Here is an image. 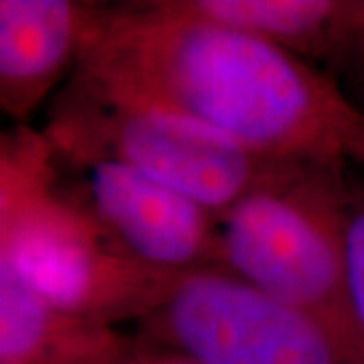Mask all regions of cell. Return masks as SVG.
Here are the masks:
<instances>
[{
    "label": "cell",
    "mask_w": 364,
    "mask_h": 364,
    "mask_svg": "<svg viewBox=\"0 0 364 364\" xmlns=\"http://www.w3.org/2000/svg\"><path fill=\"white\" fill-rule=\"evenodd\" d=\"M57 156L112 160L217 217L275 172L198 119L75 69L43 128Z\"/></svg>",
    "instance_id": "cell-3"
},
{
    "label": "cell",
    "mask_w": 364,
    "mask_h": 364,
    "mask_svg": "<svg viewBox=\"0 0 364 364\" xmlns=\"http://www.w3.org/2000/svg\"><path fill=\"white\" fill-rule=\"evenodd\" d=\"M75 69L195 117L269 164L364 168V109L336 79L176 0L93 4Z\"/></svg>",
    "instance_id": "cell-1"
},
{
    "label": "cell",
    "mask_w": 364,
    "mask_h": 364,
    "mask_svg": "<svg viewBox=\"0 0 364 364\" xmlns=\"http://www.w3.org/2000/svg\"><path fill=\"white\" fill-rule=\"evenodd\" d=\"M0 263L67 312L116 326L152 314L182 273L117 249L65 186L43 132L0 140Z\"/></svg>",
    "instance_id": "cell-2"
},
{
    "label": "cell",
    "mask_w": 364,
    "mask_h": 364,
    "mask_svg": "<svg viewBox=\"0 0 364 364\" xmlns=\"http://www.w3.org/2000/svg\"><path fill=\"white\" fill-rule=\"evenodd\" d=\"M134 348L116 326L67 312L0 263V363L119 364Z\"/></svg>",
    "instance_id": "cell-8"
},
{
    "label": "cell",
    "mask_w": 364,
    "mask_h": 364,
    "mask_svg": "<svg viewBox=\"0 0 364 364\" xmlns=\"http://www.w3.org/2000/svg\"><path fill=\"white\" fill-rule=\"evenodd\" d=\"M0 364H16V363H0Z\"/></svg>",
    "instance_id": "cell-15"
},
{
    "label": "cell",
    "mask_w": 364,
    "mask_h": 364,
    "mask_svg": "<svg viewBox=\"0 0 364 364\" xmlns=\"http://www.w3.org/2000/svg\"><path fill=\"white\" fill-rule=\"evenodd\" d=\"M348 182L282 166L219 215L223 269L356 334L346 308Z\"/></svg>",
    "instance_id": "cell-4"
},
{
    "label": "cell",
    "mask_w": 364,
    "mask_h": 364,
    "mask_svg": "<svg viewBox=\"0 0 364 364\" xmlns=\"http://www.w3.org/2000/svg\"><path fill=\"white\" fill-rule=\"evenodd\" d=\"M126 364H196L188 358H184L176 352L166 350V348H134L130 354V358L126 360Z\"/></svg>",
    "instance_id": "cell-12"
},
{
    "label": "cell",
    "mask_w": 364,
    "mask_h": 364,
    "mask_svg": "<svg viewBox=\"0 0 364 364\" xmlns=\"http://www.w3.org/2000/svg\"><path fill=\"white\" fill-rule=\"evenodd\" d=\"M182 11L282 45L304 59L334 55L348 2L336 0H176Z\"/></svg>",
    "instance_id": "cell-9"
},
{
    "label": "cell",
    "mask_w": 364,
    "mask_h": 364,
    "mask_svg": "<svg viewBox=\"0 0 364 364\" xmlns=\"http://www.w3.org/2000/svg\"><path fill=\"white\" fill-rule=\"evenodd\" d=\"M352 364H364V358H360V360H356V363H352Z\"/></svg>",
    "instance_id": "cell-14"
},
{
    "label": "cell",
    "mask_w": 364,
    "mask_h": 364,
    "mask_svg": "<svg viewBox=\"0 0 364 364\" xmlns=\"http://www.w3.org/2000/svg\"><path fill=\"white\" fill-rule=\"evenodd\" d=\"M344 253H346V308L356 334L364 342V191L348 193L346 225H344Z\"/></svg>",
    "instance_id": "cell-10"
},
{
    "label": "cell",
    "mask_w": 364,
    "mask_h": 364,
    "mask_svg": "<svg viewBox=\"0 0 364 364\" xmlns=\"http://www.w3.org/2000/svg\"><path fill=\"white\" fill-rule=\"evenodd\" d=\"M340 37L342 39L338 41V47L334 51V59L342 61L344 67L352 71V77L360 87V90H356L358 97L354 102L364 109V31L344 23Z\"/></svg>",
    "instance_id": "cell-11"
},
{
    "label": "cell",
    "mask_w": 364,
    "mask_h": 364,
    "mask_svg": "<svg viewBox=\"0 0 364 364\" xmlns=\"http://www.w3.org/2000/svg\"><path fill=\"white\" fill-rule=\"evenodd\" d=\"M55 158L71 195L126 255L174 273L223 267L208 208L112 160Z\"/></svg>",
    "instance_id": "cell-6"
},
{
    "label": "cell",
    "mask_w": 364,
    "mask_h": 364,
    "mask_svg": "<svg viewBox=\"0 0 364 364\" xmlns=\"http://www.w3.org/2000/svg\"><path fill=\"white\" fill-rule=\"evenodd\" d=\"M162 348L196 364H352L364 342L223 267L182 273L142 320Z\"/></svg>",
    "instance_id": "cell-5"
},
{
    "label": "cell",
    "mask_w": 364,
    "mask_h": 364,
    "mask_svg": "<svg viewBox=\"0 0 364 364\" xmlns=\"http://www.w3.org/2000/svg\"><path fill=\"white\" fill-rule=\"evenodd\" d=\"M93 4L0 0V107L26 126L71 69L87 37Z\"/></svg>",
    "instance_id": "cell-7"
},
{
    "label": "cell",
    "mask_w": 364,
    "mask_h": 364,
    "mask_svg": "<svg viewBox=\"0 0 364 364\" xmlns=\"http://www.w3.org/2000/svg\"><path fill=\"white\" fill-rule=\"evenodd\" d=\"M350 23L356 28H363L364 31V2H352Z\"/></svg>",
    "instance_id": "cell-13"
},
{
    "label": "cell",
    "mask_w": 364,
    "mask_h": 364,
    "mask_svg": "<svg viewBox=\"0 0 364 364\" xmlns=\"http://www.w3.org/2000/svg\"><path fill=\"white\" fill-rule=\"evenodd\" d=\"M128 358H130V356H128ZM128 358H126V360H128ZM126 360H124V363H119V364H126Z\"/></svg>",
    "instance_id": "cell-16"
}]
</instances>
